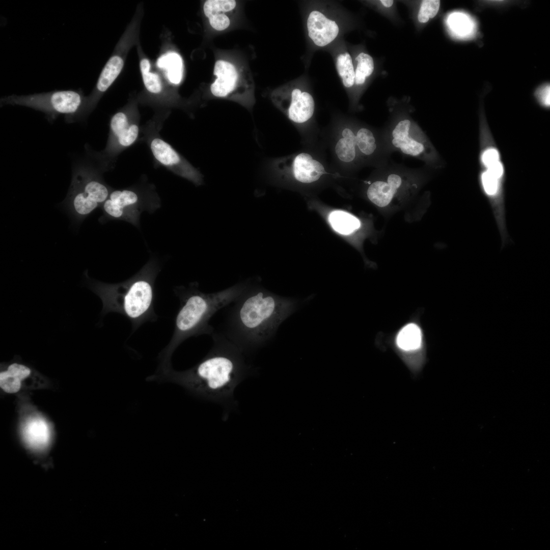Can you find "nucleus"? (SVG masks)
Segmentation results:
<instances>
[{
  "label": "nucleus",
  "instance_id": "obj_1",
  "mask_svg": "<svg viewBox=\"0 0 550 550\" xmlns=\"http://www.w3.org/2000/svg\"><path fill=\"white\" fill-rule=\"evenodd\" d=\"M212 346L194 367L183 371L168 369L166 379L193 395L222 405L230 411L237 405L234 390L246 377L255 372L248 355L219 331L211 335Z\"/></svg>",
  "mask_w": 550,
  "mask_h": 550
},
{
  "label": "nucleus",
  "instance_id": "obj_2",
  "mask_svg": "<svg viewBox=\"0 0 550 550\" xmlns=\"http://www.w3.org/2000/svg\"><path fill=\"white\" fill-rule=\"evenodd\" d=\"M231 304L219 331L248 355L272 339L296 309L297 301L270 292L249 280Z\"/></svg>",
  "mask_w": 550,
  "mask_h": 550
},
{
  "label": "nucleus",
  "instance_id": "obj_3",
  "mask_svg": "<svg viewBox=\"0 0 550 550\" xmlns=\"http://www.w3.org/2000/svg\"><path fill=\"white\" fill-rule=\"evenodd\" d=\"M249 281L211 293L200 291L196 284L188 288H180L178 293L181 306L175 319L174 336L167 348L168 359L188 337L203 334L211 336L215 329L209 323L210 319L218 310L232 303L246 287Z\"/></svg>",
  "mask_w": 550,
  "mask_h": 550
},
{
  "label": "nucleus",
  "instance_id": "obj_4",
  "mask_svg": "<svg viewBox=\"0 0 550 550\" xmlns=\"http://www.w3.org/2000/svg\"><path fill=\"white\" fill-rule=\"evenodd\" d=\"M390 116L381 128L391 152L417 159L424 165L436 171L445 162L428 136L413 119L410 109L404 102H391Z\"/></svg>",
  "mask_w": 550,
  "mask_h": 550
},
{
  "label": "nucleus",
  "instance_id": "obj_5",
  "mask_svg": "<svg viewBox=\"0 0 550 550\" xmlns=\"http://www.w3.org/2000/svg\"><path fill=\"white\" fill-rule=\"evenodd\" d=\"M433 171L425 165L410 168L391 161L375 169L366 189L367 197L381 208L405 201L414 196Z\"/></svg>",
  "mask_w": 550,
  "mask_h": 550
},
{
  "label": "nucleus",
  "instance_id": "obj_6",
  "mask_svg": "<svg viewBox=\"0 0 550 550\" xmlns=\"http://www.w3.org/2000/svg\"><path fill=\"white\" fill-rule=\"evenodd\" d=\"M145 271L125 282L106 284L90 281V288L103 303V313L117 312L132 319L143 317L151 306L152 282Z\"/></svg>",
  "mask_w": 550,
  "mask_h": 550
},
{
  "label": "nucleus",
  "instance_id": "obj_7",
  "mask_svg": "<svg viewBox=\"0 0 550 550\" xmlns=\"http://www.w3.org/2000/svg\"><path fill=\"white\" fill-rule=\"evenodd\" d=\"M102 172L101 168L86 163L75 167L68 192L61 205L75 224L101 207L108 198L112 188L103 179Z\"/></svg>",
  "mask_w": 550,
  "mask_h": 550
},
{
  "label": "nucleus",
  "instance_id": "obj_8",
  "mask_svg": "<svg viewBox=\"0 0 550 550\" xmlns=\"http://www.w3.org/2000/svg\"><path fill=\"white\" fill-rule=\"evenodd\" d=\"M87 97L79 90H58L2 97L1 105H21L44 113L49 121L64 115L67 122L82 119Z\"/></svg>",
  "mask_w": 550,
  "mask_h": 550
},
{
  "label": "nucleus",
  "instance_id": "obj_9",
  "mask_svg": "<svg viewBox=\"0 0 550 550\" xmlns=\"http://www.w3.org/2000/svg\"><path fill=\"white\" fill-rule=\"evenodd\" d=\"M162 123L151 121L141 129L143 140L147 144L154 161L159 166L183 178L200 185L203 176L197 169L178 153L159 134Z\"/></svg>",
  "mask_w": 550,
  "mask_h": 550
},
{
  "label": "nucleus",
  "instance_id": "obj_10",
  "mask_svg": "<svg viewBox=\"0 0 550 550\" xmlns=\"http://www.w3.org/2000/svg\"><path fill=\"white\" fill-rule=\"evenodd\" d=\"M271 171L282 179L291 176L296 181L309 184L319 180L327 173L326 162L310 150L273 159L269 164Z\"/></svg>",
  "mask_w": 550,
  "mask_h": 550
},
{
  "label": "nucleus",
  "instance_id": "obj_11",
  "mask_svg": "<svg viewBox=\"0 0 550 550\" xmlns=\"http://www.w3.org/2000/svg\"><path fill=\"white\" fill-rule=\"evenodd\" d=\"M355 134L358 152L363 167L381 168L391 160V152L381 128L355 121Z\"/></svg>",
  "mask_w": 550,
  "mask_h": 550
},
{
  "label": "nucleus",
  "instance_id": "obj_12",
  "mask_svg": "<svg viewBox=\"0 0 550 550\" xmlns=\"http://www.w3.org/2000/svg\"><path fill=\"white\" fill-rule=\"evenodd\" d=\"M146 198L144 192L135 188L112 190L101 207L103 214L100 219L125 220L137 225Z\"/></svg>",
  "mask_w": 550,
  "mask_h": 550
},
{
  "label": "nucleus",
  "instance_id": "obj_13",
  "mask_svg": "<svg viewBox=\"0 0 550 550\" xmlns=\"http://www.w3.org/2000/svg\"><path fill=\"white\" fill-rule=\"evenodd\" d=\"M272 101L299 130L304 131L310 126L315 111L312 95L299 88L282 90L272 95Z\"/></svg>",
  "mask_w": 550,
  "mask_h": 550
},
{
  "label": "nucleus",
  "instance_id": "obj_14",
  "mask_svg": "<svg viewBox=\"0 0 550 550\" xmlns=\"http://www.w3.org/2000/svg\"><path fill=\"white\" fill-rule=\"evenodd\" d=\"M355 121L346 119L334 124L331 140L332 153L338 166L349 171L363 167L356 148Z\"/></svg>",
  "mask_w": 550,
  "mask_h": 550
},
{
  "label": "nucleus",
  "instance_id": "obj_15",
  "mask_svg": "<svg viewBox=\"0 0 550 550\" xmlns=\"http://www.w3.org/2000/svg\"><path fill=\"white\" fill-rule=\"evenodd\" d=\"M213 73L216 78L210 86V92L215 97L238 101L246 106L253 103L252 92L239 84L235 66L225 60H217Z\"/></svg>",
  "mask_w": 550,
  "mask_h": 550
},
{
  "label": "nucleus",
  "instance_id": "obj_16",
  "mask_svg": "<svg viewBox=\"0 0 550 550\" xmlns=\"http://www.w3.org/2000/svg\"><path fill=\"white\" fill-rule=\"evenodd\" d=\"M307 24L309 37L319 47L331 43L339 33V27L336 22L318 11L314 10L309 14Z\"/></svg>",
  "mask_w": 550,
  "mask_h": 550
},
{
  "label": "nucleus",
  "instance_id": "obj_17",
  "mask_svg": "<svg viewBox=\"0 0 550 550\" xmlns=\"http://www.w3.org/2000/svg\"><path fill=\"white\" fill-rule=\"evenodd\" d=\"M123 65V60L119 56H113L108 60L99 75L94 94L87 98L82 119L90 112L100 95L105 92L114 82L120 73Z\"/></svg>",
  "mask_w": 550,
  "mask_h": 550
},
{
  "label": "nucleus",
  "instance_id": "obj_18",
  "mask_svg": "<svg viewBox=\"0 0 550 550\" xmlns=\"http://www.w3.org/2000/svg\"><path fill=\"white\" fill-rule=\"evenodd\" d=\"M447 24L453 36L463 40L473 38L477 30L475 19L470 15L462 12L451 14L448 17Z\"/></svg>",
  "mask_w": 550,
  "mask_h": 550
},
{
  "label": "nucleus",
  "instance_id": "obj_19",
  "mask_svg": "<svg viewBox=\"0 0 550 550\" xmlns=\"http://www.w3.org/2000/svg\"><path fill=\"white\" fill-rule=\"evenodd\" d=\"M333 228L343 235H349L358 230L360 221L350 213L341 210L333 211L328 217Z\"/></svg>",
  "mask_w": 550,
  "mask_h": 550
},
{
  "label": "nucleus",
  "instance_id": "obj_20",
  "mask_svg": "<svg viewBox=\"0 0 550 550\" xmlns=\"http://www.w3.org/2000/svg\"><path fill=\"white\" fill-rule=\"evenodd\" d=\"M396 342L402 350L410 351L419 349L422 343V335L420 328L414 323L404 326L398 333Z\"/></svg>",
  "mask_w": 550,
  "mask_h": 550
},
{
  "label": "nucleus",
  "instance_id": "obj_21",
  "mask_svg": "<svg viewBox=\"0 0 550 550\" xmlns=\"http://www.w3.org/2000/svg\"><path fill=\"white\" fill-rule=\"evenodd\" d=\"M26 443L34 448H41L46 445L49 439L47 427L40 420H34L26 426L24 433Z\"/></svg>",
  "mask_w": 550,
  "mask_h": 550
},
{
  "label": "nucleus",
  "instance_id": "obj_22",
  "mask_svg": "<svg viewBox=\"0 0 550 550\" xmlns=\"http://www.w3.org/2000/svg\"><path fill=\"white\" fill-rule=\"evenodd\" d=\"M158 65L166 70L170 82L175 85L181 81L183 74V62L181 57L175 52H170L159 59Z\"/></svg>",
  "mask_w": 550,
  "mask_h": 550
},
{
  "label": "nucleus",
  "instance_id": "obj_23",
  "mask_svg": "<svg viewBox=\"0 0 550 550\" xmlns=\"http://www.w3.org/2000/svg\"><path fill=\"white\" fill-rule=\"evenodd\" d=\"M354 85L361 87L364 85L366 79L370 76L374 70V63L372 57L369 54L361 52L355 59Z\"/></svg>",
  "mask_w": 550,
  "mask_h": 550
},
{
  "label": "nucleus",
  "instance_id": "obj_24",
  "mask_svg": "<svg viewBox=\"0 0 550 550\" xmlns=\"http://www.w3.org/2000/svg\"><path fill=\"white\" fill-rule=\"evenodd\" d=\"M336 66L344 86L346 88L353 87L355 81V72L350 54L348 52L340 54L337 58Z\"/></svg>",
  "mask_w": 550,
  "mask_h": 550
},
{
  "label": "nucleus",
  "instance_id": "obj_25",
  "mask_svg": "<svg viewBox=\"0 0 550 550\" xmlns=\"http://www.w3.org/2000/svg\"><path fill=\"white\" fill-rule=\"evenodd\" d=\"M136 119L124 111L115 113L110 120L107 141H112L116 138Z\"/></svg>",
  "mask_w": 550,
  "mask_h": 550
},
{
  "label": "nucleus",
  "instance_id": "obj_26",
  "mask_svg": "<svg viewBox=\"0 0 550 550\" xmlns=\"http://www.w3.org/2000/svg\"><path fill=\"white\" fill-rule=\"evenodd\" d=\"M234 0H208L203 6L205 16L208 18L213 15L232 11L236 7Z\"/></svg>",
  "mask_w": 550,
  "mask_h": 550
},
{
  "label": "nucleus",
  "instance_id": "obj_27",
  "mask_svg": "<svg viewBox=\"0 0 550 550\" xmlns=\"http://www.w3.org/2000/svg\"><path fill=\"white\" fill-rule=\"evenodd\" d=\"M440 1L424 0L421 2L417 19L421 23H426L437 14L440 7Z\"/></svg>",
  "mask_w": 550,
  "mask_h": 550
},
{
  "label": "nucleus",
  "instance_id": "obj_28",
  "mask_svg": "<svg viewBox=\"0 0 550 550\" xmlns=\"http://www.w3.org/2000/svg\"><path fill=\"white\" fill-rule=\"evenodd\" d=\"M142 75L145 87L149 93L159 95L162 92V84L157 74L148 72Z\"/></svg>",
  "mask_w": 550,
  "mask_h": 550
},
{
  "label": "nucleus",
  "instance_id": "obj_29",
  "mask_svg": "<svg viewBox=\"0 0 550 550\" xmlns=\"http://www.w3.org/2000/svg\"><path fill=\"white\" fill-rule=\"evenodd\" d=\"M0 387L6 393H15L20 389L21 380L3 371L0 373Z\"/></svg>",
  "mask_w": 550,
  "mask_h": 550
},
{
  "label": "nucleus",
  "instance_id": "obj_30",
  "mask_svg": "<svg viewBox=\"0 0 550 550\" xmlns=\"http://www.w3.org/2000/svg\"><path fill=\"white\" fill-rule=\"evenodd\" d=\"M5 371L10 375L21 381L29 377L31 373V370L29 367L17 363L10 365Z\"/></svg>",
  "mask_w": 550,
  "mask_h": 550
},
{
  "label": "nucleus",
  "instance_id": "obj_31",
  "mask_svg": "<svg viewBox=\"0 0 550 550\" xmlns=\"http://www.w3.org/2000/svg\"><path fill=\"white\" fill-rule=\"evenodd\" d=\"M208 19L211 27L216 31L225 30L230 24L229 18L225 13L213 15Z\"/></svg>",
  "mask_w": 550,
  "mask_h": 550
},
{
  "label": "nucleus",
  "instance_id": "obj_32",
  "mask_svg": "<svg viewBox=\"0 0 550 550\" xmlns=\"http://www.w3.org/2000/svg\"><path fill=\"white\" fill-rule=\"evenodd\" d=\"M549 84L544 85L538 88L535 92V96L539 103L545 108L550 105Z\"/></svg>",
  "mask_w": 550,
  "mask_h": 550
},
{
  "label": "nucleus",
  "instance_id": "obj_33",
  "mask_svg": "<svg viewBox=\"0 0 550 550\" xmlns=\"http://www.w3.org/2000/svg\"><path fill=\"white\" fill-rule=\"evenodd\" d=\"M140 69L142 74L150 72V63L147 59H144L141 61Z\"/></svg>",
  "mask_w": 550,
  "mask_h": 550
},
{
  "label": "nucleus",
  "instance_id": "obj_34",
  "mask_svg": "<svg viewBox=\"0 0 550 550\" xmlns=\"http://www.w3.org/2000/svg\"><path fill=\"white\" fill-rule=\"evenodd\" d=\"M380 2L386 8L391 7L394 4V1L392 0H381Z\"/></svg>",
  "mask_w": 550,
  "mask_h": 550
}]
</instances>
